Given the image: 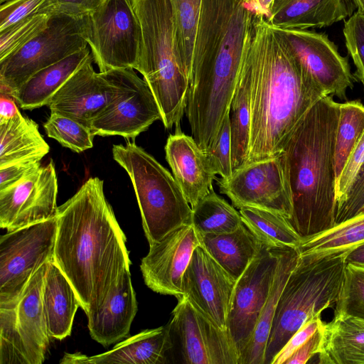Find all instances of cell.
<instances>
[{
  "label": "cell",
  "instance_id": "obj_53",
  "mask_svg": "<svg viewBox=\"0 0 364 364\" xmlns=\"http://www.w3.org/2000/svg\"><path fill=\"white\" fill-rule=\"evenodd\" d=\"M356 7L358 8V12L364 14V0H353Z\"/></svg>",
  "mask_w": 364,
  "mask_h": 364
},
{
  "label": "cell",
  "instance_id": "obj_31",
  "mask_svg": "<svg viewBox=\"0 0 364 364\" xmlns=\"http://www.w3.org/2000/svg\"><path fill=\"white\" fill-rule=\"evenodd\" d=\"M252 80L249 62L243 50L238 78L230 105L232 167L246 164L250 129Z\"/></svg>",
  "mask_w": 364,
  "mask_h": 364
},
{
  "label": "cell",
  "instance_id": "obj_29",
  "mask_svg": "<svg viewBox=\"0 0 364 364\" xmlns=\"http://www.w3.org/2000/svg\"><path fill=\"white\" fill-rule=\"evenodd\" d=\"M299 258L296 248H279L276 272L268 297L259 315L251 342L240 357L239 364L264 363L265 350L278 301Z\"/></svg>",
  "mask_w": 364,
  "mask_h": 364
},
{
  "label": "cell",
  "instance_id": "obj_43",
  "mask_svg": "<svg viewBox=\"0 0 364 364\" xmlns=\"http://www.w3.org/2000/svg\"><path fill=\"white\" fill-rule=\"evenodd\" d=\"M364 173V132L336 183V205Z\"/></svg>",
  "mask_w": 364,
  "mask_h": 364
},
{
  "label": "cell",
  "instance_id": "obj_51",
  "mask_svg": "<svg viewBox=\"0 0 364 364\" xmlns=\"http://www.w3.org/2000/svg\"><path fill=\"white\" fill-rule=\"evenodd\" d=\"M346 264L364 268V242L346 252Z\"/></svg>",
  "mask_w": 364,
  "mask_h": 364
},
{
  "label": "cell",
  "instance_id": "obj_42",
  "mask_svg": "<svg viewBox=\"0 0 364 364\" xmlns=\"http://www.w3.org/2000/svg\"><path fill=\"white\" fill-rule=\"evenodd\" d=\"M230 114V112L226 115L214 145L205 151L215 173L222 178H229L233 171Z\"/></svg>",
  "mask_w": 364,
  "mask_h": 364
},
{
  "label": "cell",
  "instance_id": "obj_27",
  "mask_svg": "<svg viewBox=\"0 0 364 364\" xmlns=\"http://www.w3.org/2000/svg\"><path fill=\"white\" fill-rule=\"evenodd\" d=\"M318 356L322 364H364V320L334 315L323 325Z\"/></svg>",
  "mask_w": 364,
  "mask_h": 364
},
{
  "label": "cell",
  "instance_id": "obj_49",
  "mask_svg": "<svg viewBox=\"0 0 364 364\" xmlns=\"http://www.w3.org/2000/svg\"><path fill=\"white\" fill-rule=\"evenodd\" d=\"M324 323L286 360L284 364L306 363L321 350L323 339V328Z\"/></svg>",
  "mask_w": 364,
  "mask_h": 364
},
{
  "label": "cell",
  "instance_id": "obj_40",
  "mask_svg": "<svg viewBox=\"0 0 364 364\" xmlns=\"http://www.w3.org/2000/svg\"><path fill=\"white\" fill-rule=\"evenodd\" d=\"M335 315L364 320V268L346 264Z\"/></svg>",
  "mask_w": 364,
  "mask_h": 364
},
{
  "label": "cell",
  "instance_id": "obj_52",
  "mask_svg": "<svg viewBox=\"0 0 364 364\" xmlns=\"http://www.w3.org/2000/svg\"><path fill=\"white\" fill-rule=\"evenodd\" d=\"M257 14L262 16L266 20L269 14V11L274 0H254Z\"/></svg>",
  "mask_w": 364,
  "mask_h": 364
},
{
  "label": "cell",
  "instance_id": "obj_2",
  "mask_svg": "<svg viewBox=\"0 0 364 364\" xmlns=\"http://www.w3.org/2000/svg\"><path fill=\"white\" fill-rule=\"evenodd\" d=\"M53 261L73 285L87 316L98 310L129 270L131 260L104 181L89 178L58 207Z\"/></svg>",
  "mask_w": 364,
  "mask_h": 364
},
{
  "label": "cell",
  "instance_id": "obj_54",
  "mask_svg": "<svg viewBox=\"0 0 364 364\" xmlns=\"http://www.w3.org/2000/svg\"><path fill=\"white\" fill-rule=\"evenodd\" d=\"M11 1V0H0V4L1 5V4H4V3H6L7 1Z\"/></svg>",
  "mask_w": 364,
  "mask_h": 364
},
{
  "label": "cell",
  "instance_id": "obj_48",
  "mask_svg": "<svg viewBox=\"0 0 364 364\" xmlns=\"http://www.w3.org/2000/svg\"><path fill=\"white\" fill-rule=\"evenodd\" d=\"M41 166V161H30L0 168V191L18 183Z\"/></svg>",
  "mask_w": 364,
  "mask_h": 364
},
{
  "label": "cell",
  "instance_id": "obj_22",
  "mask_svg": "<svg viewBox=\"0 0 364 364\" xmlns=\"http://www.w3.org/2000/svg\"><path fill=\"white\" fill-rule=\"evenodd\" d=\"M137 312V301L131 273L125 271L103 305L87 316L92 339L105 347L128 337Z\"/></svg>",
  "mask_w": 364,
  "mask_h": 364
},
{
  "label": "cell",
  "instance_id": "obj_45",
  "mask_svg": "<svg viewBox=\"0 0 364 364\" xmlns=\"http://www.w3.org/2000/svg\"><path fill=\"white\" fill-rule=\"evenodd\" d=\"M323 324L321 313L312 316L287 341L272 364H284L286 360Z\"/></svg>",
  "mask_w": 364,
  "mask_h": 364
},
{
  "label": "cell",
  "instance_id": "obj_19",
  "mask_svg": "<svg viewBox=\"0 0 364 364\" xmlns=\"http://www.w3.org/2000/svg\"><path fill=\"white\" fill-rule=\"evenodd\" d=\"M91 53L50 99L51 112L70 117L90 129L105 109L116 88L105 73H96Z\"/></svg>",
  "mask_w": 364,
  "mask_h": 364
},
{
  "label": "cell",
  "instance_id": "obj_39",
  "mask_svg": "<svg viewBox=\"0 0 364 364\" xmlns=\"http://www.w3.org/2000/svg\"><path fill=\"white\" fill-rule=\"evenodd\" d=\"M50 14L38 12L0 32V61L17 52L47 26Z\"/></svg>",
  "mask_w": 364,
  "mask_h": 364
},
{
  "label": "cell",
  "instance_id": "obj_24",
  "mask_svg": "<svg viewBox=\"0 0 364 364\" xmlns=\"http://www.w3.org/2000/svg\"><path fill=\"white\" fill-rule=\"evenodd\" d=\"M48 263L32 276L16 306L17 326L31 364L44 362L49 343L43 303V288Z\"/></svg>",
  "mask_w": 364,
  "mask_h": 364
},
{
  "label": "cell",
  "instance_id": "obj_41",
  "mask_svg": "<svg viewBox=\"0 0 364 364\" xmlns=\"http://www.w3.org/2000/svg\"><path fill=\"white\" fill-rule=\"evenodd\" d=\"M343 35L348 51L353 60L355 77L364 90V14L354 13L345 22Z\"/></svg>",
  "mask_w": 364,
  "mask_h": 364
},
{
  "label": "cell",
  "instance_id": "obj_6",
  "mask_svg": "<svg viewBox=\"0 0 364 364\" xmlns=\"http://www.w3.org/2000/svg\"><path fill=\"white\" fill-rule=\"evenodd\" d=\"M345 256L346 252L321 257L299 256L278 301L264 364H272L312 316L336 304L346 267Z\"/></svg>",
  "mask_w": 364,
  "mask_h": 364
},
{
  "label": "cell",
  "instance_id": "obj_16",
  "mask_svg": "<svg viewBox=\"0 0 364 364\" xmlns=\"http://www.w3.org/2000/svg\"><path fill=\"white\" fill-rule=\"evenodd\" d=\"M274 28L325 93L346 100L347 90L353 87L355 77L348 58L340 55L328 36L306 30Z\"/></svg>",
  "mask_w": 364,
  "mask_h": 364
},
{
  "label": "cell",
  "instance_id": "obj_35",
  "mask_svg": "<svg viewBox=\"0 0 364 364\" xmlns=\"http://www.w3.org/2000/svg\"><path fill=\"white\" fill-rule=\"evenodd\" d=\"M334 144L336 183L364 132V105L360 100L340 103Z\"/></svg>",
  "mask_w": 364,
  "mask_h": 364
},
{
  "label": "cell",
  "instance_id": "obj_18",
  "mask_svg": "<svg viewBox=\"0 0 364 364\" xmlns=\"http://www.w3.org/2000/svg\"><path fill=\"white\" fill-rule=\"evenodd\" d=\"M237 280L200 245L192 255L183 277V295L220 328L227 320Z\"/></svg>",
  "mask_w": 364,
  "mask_h": 364
},
{
  "label": "cell",
  "instance_id": "obj_38",
  "mask_svg": "<svg viewBox=\"0 0 364 364\" xmlns=\"http://www.w3.org/2000/svg\"><path fill=\"white\" fill-rule=\"evenodd\" d=\"M0 364H31L19 332L16 307H0Z\"/></svg>",
  "mask_w": 364,
  "mask_h": 364
},
{
  "label": "cell",
  "instance_id": "obj_9",
  "mask_svg": "<svg viewBox=\"0 0 364 364\" xmlns=\"http://www.w3.org/2000/svg\"><path fill=\"white\" fill-rule=\"evenodd\" d=\"M86 41L100 72L124 68L135 70L142 33L132 0H105L90 13Z\"/></svg>",
  "mask_w": 364,
  "mask_h": 364
},
{
  "label": "cell",
  "instance_id": "obj_46",
  "mask_svg": "<svg viewBox=\"0 0 364 364\" xmlns=\"http://www.w3.org/2000/svg\"><path fill=\"white\" fill-rule=\"evenodd\" d=\"M364 213V173L336 205V224Z\"/></svg>",
  "mask_w": 364,
  "mask_h": 364
},
{
  "label": "cell",
  "instance_id": "obj_26",
  "mask_svg": "<svg viewBox=\"0 0 364 364\" xmlns=\"http://www.w3.org/2000/svg\"><path fill=\"white\" fill-rule=\"evenodd\" d=\"M90 53L87 46L38 71L9 95L23 109L32 110L48 106L55 92Z\"/></svg>",
  "mask_w": 364,
  "mask_h": 364
},
{
  "label": "cell",
  "instance_id": "obj_33",
  "mask_svg": "<svg viewBox=\"0 0 364 364\" xmlns=\"http://www.w3.org/2000/svg\"><path fill=\"white\" fill-rule=\"evenodd\" d=\"M244 225L267 247L298 248L302 239L284 216L264 209H239Z\"/></svg>",
  "mask_w": 364,
  "mask_h": 364
},
{
  "label": "cell",
  "instance_id": "obj_14",
  "mask_svg": "<svg viewBox=\"0 0 364 364\" xmlns=\"http://www.w3.org/2000/svg\"><path fill=\"white\" fill-rule=\"evenodd\" d=\"M187 364H239V354L228 331L183 296L169 322Z\"/></svg>",
  "mask_w": 364,
  "mask_h": 364
},
{
  "label": "cell",
  "instance_id": "obj_8",
  "mask_svg": "<svg viewBox=\"0 0 364 364\" xmlns=\"http://www.w3.org/2000/svg\"><path fill=\"white\" fill-rule=\"evenodd\" d=\"M87 16L50 14L42 32L0 61V92L10 95L38 71L87 47Z\"/></svg>",
  "mask_w": 364,
  "mask_h": 364
},
{
  "label": "cell",
  "instance_id": "obj_20",
  "mask_svg": "<svg viewBox=\"0 0 364 364\" xmlns=\"http://www.w3.org/2000/svg\"><path fill=\"white\" fill-rule=\"evenodd\" d=\"M166 159L186 199L193 208L213 189L215 172L207 153L179 129L165 145Z\"/></svg>",
  "mask_w": 364,
  "mask_h": 364
},
{
  "label": "cell",
  "instance_id": "obj_23",
  "mask_svg": "<svg viewBox=\"0 0 364 364\" xmlns=\"http://www.w3.org/2000/svg\"><path fill=\"white\" fill-rule=\"evenodd\" d=\"M355 8L353 0H274L265 21L277 28H321L352 16Z\"/></svg>",
  "mask_w": 364,
  "mask_h": 364
},
{
  "label": "cell",
  "instance_id": "obj_25",
  "mask_svg": "<svg viewBox=\"0 0 364 364\" xmlns=\"http://www.w3.org/2000/svg\"><path fill=\"white\" fill-rule=\"evenodd\" d=\"M43 303L50 336L63 340L70 336L80 302L73 285L53 259L48 263L43 288Z\"/></svg>",
  "mask_w": 364,
  "mask_h": 364
},
{
  "label": "cell",
  "instance_id": "obj_44",
  "mask_svg": "<svg viewBox=\"0 0 364 364\" xmlns=\"http://www.w3.org/2000/svg\"><path fill=\"white\" fill-rule=\"evenodd\" d=\"M46 0H11L0 6V32L38 12Z\"/></svg>",
  "mask_w": 364,
  "mask_h": 364
},
{
  "label": "cell",
  "instance_id": "obj_3",
  "mask_svg": "<svg viewBox=\"0 0 364 364\" xmlns=\"http://www.w3.org/2000/svg\"><path fill=\"white\" fill-rule=\"evenodd\" d=\"M254 0H203L186 114L192 137L208 151L230 105L245 40L257 14Z\"/></svg>",
  "mask_w": 364,
  "mask_h": 364
},
{
  "label": "cell",
  "instance_id": "obj_10",
  "mask_svg": "<svg viewBox=\"0 0 364 364\" xmlns=\"http://www.w3.org/2000/svg\"><path fill=\"white\" fill-rule=\"evenodd\" d=\"M56 215L0 237V307H16L35 272L53 258Z\"/></svg>",
  "mask_w": 364,
  "mask_h": 364
},
{
  "label": "cell",
  "instance_id": "obj_47",
  "mask_svg": "<svg viewBox=\"0 0 364 364\" xmlns=\"http://www.w3.org/2000/svg\"><path fill=\"white\" fill-rule=\"evenodd\" d=\"M105 0H46L38 12L52 14L65 13L73 16L87 15Z\"/></svg>",
  "mask_w": 364,
  "mask_h": 364
},
{
  "label": "cell",
  "instance_id": "obj_13",
  "mask_svg": "<svg viewBox=\"0 0 364 364\" xmlns=\"http://www.w3.org/2000/svg\"><path fill=\"white\" fill-rule=\"evenodd\" d=\"M279 248L264 245L236 282L227 330L238 352L239 360L251 342L268 297L276 272Z\"/></svg>",
  "mask_w": 364,
  "mask_h": 364
},
{
  "label": "cell",
  "instance_id": "obj_17",
  "mask_svg": "<svg viewBox=\"0 0 364 364\" xmlns=\"http://www.w3.org/2000/svg\"><path fill=\"white\" fill-rule=\"evenodd\" d=\"M200 237L192 223L172 230L149 246L140 269L146 285L154 292L180 299L183 277Z\"/></svg>",
  "mask_w": 364,
  "mask_h": 364
},
{
  "label": "cell",
  "instance_id": "obj_21",
  "mask_svg": "<svg viewBox=\"0 0 364 364\" xmlns=\"http://www.w3.org/2000/svg\"><path fill=\"white\" fill-rule=\"evenodd\" d=\"M173 347L169 324L146 329L116 344L110 350L87 356L80 353H65L63 364H164Z\"/></svg>",
  "mask_w": 364,
  "mask_h": 364
},
{
  "label": "cell",
  "instance_id": "obj_34",
  "mask_svg": "<svg viewBox=\"0 0 364 364\" xmlns=\"http://www.w3.org/2000/svg\"><path fill=\"white\" fill-rule=\"evenodd\" d=\"M191 223L200 237L228 233L243 224L240 212L213 189L192 208Z\"/></svg>",
  "mask_w": 364,
  "mask_h": 364
},
{
  "label": "cell",
  "instance_id": "obj_50",
  "mask_svg": "<svg viewBox=\"0 0 364 364\" xmlns=\"http://www.w3.org/2000/svg\"><path fill=\"white\" fill-rule=\"evenodd\" d=\"M0 93V123H1L11 119L19 111L15 103V100L11 95Z\"/></svg>",
  "mask_w": 364,
  "mask_h": 364
},
{
  "label": "cell",
  "instance_id": "obj_30",
  "mask_svg": "<svg viewBox=\"0 0 364 364\" xmlns=\"http://www.w3.org/2000/svg\"><path fill=\"white\" fill-rule=\"evenodd\" d=\"M49 150L38 124L20 112L0 123V168L18 162L41 161Z\"/></svg>",
  "mask_w": 364,
  "mask_h": 364
},
{
  "label": "cell",
  "instance_id": "obj_37",
  "mask_svg": "<svg viewBox=\"0 0 364 364\" xmlns=\"http://www.w3.org/2000/svg\"><path fill=\"white\" fill-rule=\"evenodd\" d=\"M43 127L48 137L77 153L93 146L95 135L90 129L70 117L50 112Z\"/></svg>",
  "mask_w": 364,
  "mask_h": 364
},
{
  "label": "cell",
  "instance_id": "obj_36",
  "mask_svg": "<svg viewBox=\"0 0 364 364\" xmlns=\"http://www.w3.org/2000/svg\"><path fill=\"white\" fill-rule=\"evenodd\" d=\"M178 54L188 77L191 75L193 55L203 0H169Z\"/></svg>",
  "mask_w": 364,
  "mask_h": 364
},
{
  "label": "cell",
  "instance_id": "obj_4",
  "mask_svg": "<svg viewBox=\"0 0 364 364\" xmlns=\"http://www.w3.org/2000/svg\"><path fill=\"white\" fill-rule=\"evenodd\" d=\"M340 103L318 100L289 135L281 153L291 200L289 222L302 240L336 225L334 144Z\"/></svg>",
  "mask_w": 364,
  "mask_h": 364
},
{
  "label": "cell",
  "instance_id": "obj_11",
  "mask_svg": "<svg viewBox=\"0 0 364 364\" xmlns=\"http://www.w3.org/2000/svg\"><path fill=\"white\" fill-rule=\"evenodd\" d=\"M116 92L105 109L92 121L95 136L134 139L156 121L162 119L158 102L147 82L132 68L104 72Z\"/></svg>",
  "mask_w": 364,
  "mask_h": 364
},
{
  "label": "cell",
  "instance_id": "obj_32",
  "mask_svg": "<svg viewBox=\"0 0 364 364\" xmlns=\"http://www.w3.org/2000/svg\"><path fill=\"white\" fill-rule=\"evenodd\" d=\"M364 242V213L302 240L301 257H321L349 252Z\"/></svg>",
  "mask_w": 364,
  "mask_h": 364
},
{
  "label": "cell",
  "instance_id": "obj_7",
  "mask_svg": "<svg viewBox=\"0 0 364 364\" xmlns=\"http://www.w3.org/2000/svg\"><path fill=\"white\" fill-rule=\"evenodd\" d=\"M114 160L127 173L149 246L191 223L192 208L173 176L134 141L112 146Z\"/></svg>",
  "mask_w": 364,
  "mask_h": 364
},
{
  "label": "cell",
  "instance_id": "obj_1",
  "mask_svg": "<svg viewBox=\"0 0 364 364\" xmlns=\"http://www.w3.org/2000/svg\"><path fill=\"white\" fill-rule=\"evenodd\" d=\"M244 53L252 80L249 164L279 155L301 119L327 95L280 33L258 14Z\"/></svg>",
  "mask_w": 364,
  "mask_h": 364
},
{
  "label": "cell",
  "instance_id": "obj_5",
  "mask_svg": "<svg viewBox=\"0 0 364 364\" xmlns=\"http://www.w3.org/2000/svg\"><path fill=\"white\" fill-rule=\"evenodd\" d=\"M142 33L135 70L144 77L161 109L164 127L178 129L185 113L189 80L177 48L169 0H132Z\"/></svg>",
  "mask_w": 364,
  "mask_h": 364
},
{
  "label": "cell",
  "instance_id": "obj_28",
  "mask_svg": "<svg viewBox=\"0 0 364 364\" xmlns=\"http://www.w3.org/2000/svg\"><path fill=\"white\" fill-rule=\"evenodd\" d=\"M201 245L235 280L262 250L264 244L244 225L224 234L200 237Z\"/></svg>",
  "mask_w": 364,
  "mask_h": 364
},
{
  "label": "cell",
  "instance_id": "obj_15",
  "mask_svg": "<svg viewBox=\"0 0 364 364\" xmlns=\"http://www.w3.org/2000/svg\"><path fill=\"white\" fill-rule=\"evenodd\" d=\"M57 196L58 179L51 159L18 183L0 191V228L9 232L55 217Z\"/></svg>",
  "mask_w": 364,
  "mask_h": 364
},
{
  "label": "cell",
  "instance_id": "obj_12",
  "mask_svg": "<svg viewBox=\"0 0 364 364\" xmlns=\"http://www.w3.org/2000/svg\"><path fill=\"white\" fill-rule=\"evenodd\" d=\"M221 193L235 208L255 207L279 213L288 220L292 213L291 195L281 154L246 164L231 176L217 180Z\"/></svg>",
  "mask_w": 364,
  "mask_h": 364
}]
</instances>
